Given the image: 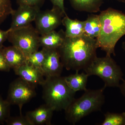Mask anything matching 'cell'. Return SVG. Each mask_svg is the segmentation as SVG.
<instances>
[{
	"label": "cell",
	"mask_w": 125,
	"mask_h": 125,
	"mask_svg": "<svg viewBox=\"0 0 125 125\" xmlns=\"http://www.w3.org/2000/svg\"><path fill=\"white\" fill-rule=\"evenodd\" d=\"M65 37V31L62 30L58 32L53 30L40 35V47L47 49H58L62 45Z\"/></svg>",
	"instance_id": "14"
},
{
	"label": "cell",
	"mask_w": 125,
	"mask_h": 125,
	"mask_svg": "<svg viewBox=\"0 0 125 125\" xmlns=\"http://www.w3.org/2000/svg\"><path fill=\"white\" fill-rule=\"evenodd\" d=\"M2 52L6 61L13 69L27 63V58L21 51L13 46L3 47Z\"/></svg>",
	"instance_id": "13"
},
{
	"label": "cell",
	"mask_w": 125,
	"mask_h": 125,
	"mask_svg": "<svg viewBox=\"0 0 125 125\" xmlns=\"http://www.w3.org/2000/svg\"><path fill=\"white\" fill-rule=\"evenodd\" d=\"M89 76L96 75L102 80L105 88L118 87L123 74L121 67L111 56L96 57L83 70Z\"/></svg>",
	"instance_id": "5"
},
{
	"label": "cell",
	"mask_w": 125,
	"mask_h": 125,
	"mask_svg": "<svg viewBox=\"0 0 125 125\" xmlns=\"http://www.w3.org/2000/svg\"><path fill=\"white\" fill-rule=\"evenodd\" d=\"M121 81L122 83L120 84L118 88L120 89L121 93L125 97V80L123 79Z\"/></svg>",
	"instance_id": "28"
},
{
	"label": "cell",
	"mask_w": 125,
	"mask_h": 125,
	"mask_svg": "<svg viewBox=\"0 0 125 125\" xmlns=\"http://www.w3.org/2000/svg\"><path fill=\"white\" fill-rule=\"evenodd\" d=\"M13 70L16 74L34 87L42 85L45 81L42 71L27 63Z\"/></svg>",
	"instance_id": "11"
},
{
	"label": "cell",
	"mask_w": 125,
	"mask_h": 125,
	"mask_svg": "<svg viewBox=\"0 0 125 125\" xmlns=\"http://www.w3.org/2000/svg\"><path fill=\"white\" fill-rule=\"evenodd\" d=\"M35 88L19 77L10 84L6 100L10 105H18L21 115L23 105L36 96Z\"/></svg>",
	"instance_id": "7"
},
{
	"label": "cell",
	"mask_w": 125,
	"mask_h": 125,
	"mask_svg": "<svg viewBox=\"0 0 125 125\" xmlns=\"http://www.w3.org/2000/svg\"><path fill=\"white\" fill-rule=\"evenodd\" d=\"M40 9L27 5L19 6L11 13V22L10 29H18L29 26L34 21Z\"/></svg>",
	"instance_id": "9"
},
{
	"label": "cell",
	"mask_w": 125,
	"mask_h": 125,
	"mask_svg": "<svg viewBox=\"0 0 125 125\" xmlns=\"http://www.w3.org/2000/svg\"><path fill=\"white\" fill-rule=\"evenodd\" d=\"M10 30L9 29L6 31L2 30L0 29V48L3 47L4 43L7 40L9 32Z\"/></svg>",
	"instance_id": "27"
},
{
	"label": "cell",
	"mask_w": 125,
	"mask_h": 125,
	"mask_svg": "<svg viewBox=\"0 0 125 125\" xmlns=\"http://www.w3.org/2000/svg\"><path fill=\"white\" fill-rule=\"evenodd\" d=\"M10 104L0 96V123L5 122L10 116Z\"/></svg>",
	"instance_id": "22"
},
{
	"label": "cell",
	"mask_w": 125,
	"mask_h": 125,
	"mask_svg": "<svg viewBox=\"0 0 125 125\" xmlns=\"http://www.w3.org/2000/svg\"><path fill=\"white\" fill-rule=\"evenodd\" d=\"M40 37L35 28L31 24L18 29L10 30L7 40L12 46L20 49L27 59L31 54L38 51L40 47Z\"/></svg>",
	"instance_id": "6"
},
{
	"label": "cell",
	"mask_w": 125,
	"mask_h": 125,
	"mask_svg": "<svg viewBox=\"0 0 125 125\" xmlns=\"http://www.w3.org/2000/svg\"><path fill=\"white\" fill-rule=\"evenodd\" d=\"M64 16L60 9L54 6L51 10H40L34 21L35 29L40 36L55 30L62 24Z\"/></svg>",
	"instance_id": "8"
},
{
	"label": "cell",
	"mask_w": 125,
	"mask_h": 125,
	"mask_svg": "<svg viewBox=\"0 0 125 125\" xmlns=\"http://www.w3.org/2000/svg\"><path fill=\"white\" fill-rule=\"evenodd\" d=\"M121 2H125V0H117Z\"/></svg>",
	"instance_id": "30"
},
{
	"label": "cell",
	"mask_w": 125,
	"mask_h": 125,
	"mask_svg": "<svg viewBox=\"0 0 125 125\" xmlns=\"http://www.w3.org/2000/svg\"><path fill=\"white\" fill-rule=\"evenodd\" d=\"M105 88L87 89L81 97L75 98L64 111L66 120L75 125L92 113L101 111L105 103Z\"/></svg>",
	"instance_id": "3"
},
{
	"label": "cell",
	"mask_w": 125,
	"mask_h": 125,
	"mask_svg": "<svg viewBox=\"0 0 125 125\" xmlns=\"http://www.w3.org/2000/svg\"><path fill=\"white\" fill-rule=\"evenodd\" d=\"M45 49V58L42 67L44 76L46 78L61 76L64 66L58 49Z\"/></svg>",
	"instance_id": "10"
},
{
	"label": "cell",
	"mask_w": 125,
	"mask_h": 125,
	"mask_svg": "<svg viewBox=\"0 0 125 125\" xmlns=\"http://www.w3.org/2000/svg\"><path fill=\"white\" fill-rule=\"evenodd\" d=\"M54 111L46 104L41 105L37 108L26 113L32 125H51Z\"/></svg>",
	"instance_id": "12"
},
{
	"label": "cell",
	"mask_w": 125,
	"mask_h": 125,
	"mask_svg": "<svg viewBox=\"0 0 125 125\" xmlns=\"http://www.w3.org/2000/svg\"><path fill=\"white\" fill-rule=\"evenodd\" d=\"M53 6L58 7L64 14L65 16L67 15L66 13L64 4V0H49Z\"/></svg>",
	"instance_id": "26"
},
{
	"label": "cell",
	"mask_w": 125,
	"mask_h": 125,
	"mask_svg": "<svg viewBox=\"0 0 125 125\" xmlns=\"http://www.w3.org/2000/svg\"><path fill=\"white\" fill-rule=\"evenodd\" d=\"M99 15L101 28L96 38L98 46L105 52L107 55L113 54L115 56L116 45L125 35V14L110 8L101 11Z\"/></svg>",
	"instance_id": "2"
},
{
	"label": "cell",
	"mask_w": 125,
	"mask_h": 125,
	"mask_svg": "<svg viewBox=\"0 0 125 125\" xmlns=\"http://www.w3.org/2000/svg\"><path fill=\"white\" fill-rule=\"evenodd\" d=\"M45 53L46 50L43 48L40 51L33 52L27 58V63L42 71V67L45 59Z\"/></svg>",
	"instance_id": "20"
},
{
	"label": "cell",
	"mask_w": 125,
	"mask_h": 125,
	"mask_svg": "<svg viewBox=\"0 0 125 125\" xmlns=\"http://www.w3.org/2000/svg\"><path fill=\"white\" fill-rule=\"evenodd\" d=\"M3 48H0V71L9 72L10 68L7 64L5 60L2 52Z\"/></svg>",
	"instance_id": "25"
},
{
	"label": "cell",
	"mask_w": 125,
	"mask_h": 125,
	"mask_svg": "<svg viewBox=\"0 0 125 125\" xmlns=\"http://www.w3.org/2000/svg\"><path fill=\"white\" fill-rule=\"evenodd\" d=\"M105 119L101 125H125V112L121 113L107 112L104 115Z\"/></svg>",
	"instance_id": "19"
},
{
	"label": "cell",
	"mask_w": 125,
	"mask_h": 125,
	"mask_svg": "<svg viewBox=\"0 0 125 125\" xmlns=\"http://www.w3.org/2000/svg\"></svg>",
	"instance_id": "31"
},
{
	"label": "cell",
	"mask_w": 125,
	"mask_h": 125,
	"mask_svg": "<svg viewBox=\"0 0 125 125\" xmlns=\"http://www.w3.org/2000/svg\"><path fill=\"white\" fill-rule=\"evenodd\" d=\"M5 122L8 125H32L26 115L11 117L7 118Z\"/></svg>",
	"instance_id": "23"
},
{
	"label": "cell",
	"mask_w": 125,
	"mask_h": 125,
	"mask_svg": "<svg viewBox=\"0 0 125 125\" xmlns=\"http://www.w3.org/2000/svg\"><path fill=\"white\" fill-rule=\"evenodd\" d=\"M101 28L99 15L92 14L84 21V34L92 38H97L100 33Z\"/></svg>",
	"instance_id": "18"
},
{
	"label": "cell",
	"mask_w": 125,
	"mask_h": 125,
	"mask_svg": "<svg viewBox=\"0 0 125 125\" xmlns=\"http://www.w3.org/2000/svg\"><path fill=\"white\" fill-rule=\"evenodd\" d=\"M72 7L75 10L87 13L100 11L103 0H69Z\"/></svg>",
	"instance_id": "16"
},
{
	"label": "cell",
	"mask_w": 125,
	"mask_h": 125,
	"mask_svg": "<svg viewBox=\"0 0 125 125\" xmlns=\"http://www.w3.org/2000/svg\"><path fill=\"white\" fill-rule=\"evenodd\" d=\"M122 48L125 51V42H124L122 43Z\"/></svg>",
	"instance_id": "29"
},
{
	"label": "cell",
	"mask_w": 125,
	"mask_h": 125,
	"mask_svg": "<svg viewBox=\"0 0 125 125\" xmlns=\"http://www.w3.org/2000/svg\"><path fill=\"white\" fill-rule=\"evenodd\" d=\"M76 71L75 73L64 77L66 82L72 90L76 92L87 90L88 78L89 77L85 72L79 73Z\"/></svg>",
	"instance_id": "17"
},
{
	"label": "cell",
	"mask_w": 125,
	"mask_h": 125,
	"mask_svg": "<svg viewBox=\"0 0 125 125\" xmlns=\"http://www.w3.org/2000/svg\"><path fill=\"white\" fill-rule=\"evenodd\" d=\"M11 0H0V25L13 10Z\"/></svg>",
	"instance_id": "21"
},
{
	"label": "cell",
	"mask_w": 125,
	"mask_h": 125,
	"mask_svg": "<svg viewBox=\"0 0 125 125\" xmlns=\"http://www.w3.org/2000/svg\"><path fill=\"white\" fill-rule=\"evenodd\" d=\"M96 39L83 34L76 37H66L58 49L64 67L68 70L85 69L97 56Z\"/></svg>",
	"instance_id": "1"
},
{
	"label": "cell",
	"mask_w": 125,
	"mask_h": 125,
	"mask_svg": "<svg viewBox=\"0 0 125 125\" xmlns=\"http://www.w3.org/2000/svg\"><path fill=\"white\" fill-rule=\"evenodd\" d=\"M42 86L43 99L54 111H65L75 99L76 93L67 85L64 77H47Z\"/></svg>",
	"instance_id": "4"
},
{
	"label": "cell",
	"mask_w": 125,
	"mask_h": 125,
	"mask_svg": "<svg viewBox=\"0 0 125 125\" xmlns=\"http://www.w3.org/2000/svg\"><path fill=\"white\" fill-rule=\"evenodd\" d=\"M62 24L65 28L66 37H76L84 34V21L72 19L66 15L62 18Z\"/></svg>",
	"instance_id": "15"
},
{
	"label": "cell",
	"mask_w": 125,
	"mask_h": 125,
	"mask_svg": "<svg viewBox=\"0 0 125 125\" xmlns=\"http://www.w3.org/2000/svg\"><path fill=\"white\" fill-rule=\"evenodd\" d=\"M19 6L27 5L40 9L45 0H16Z\"/></svg>",
	"instance_id": "24"
}]
</instances>
